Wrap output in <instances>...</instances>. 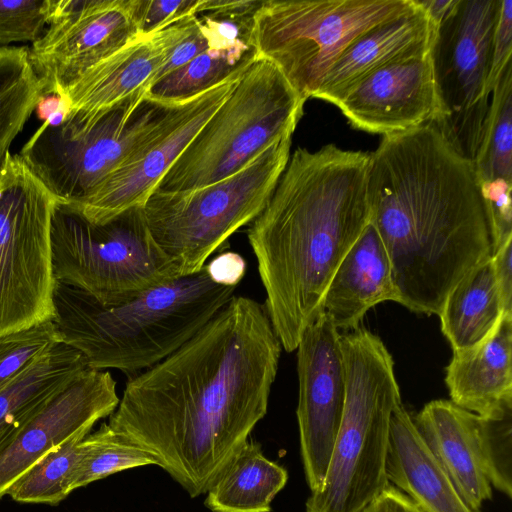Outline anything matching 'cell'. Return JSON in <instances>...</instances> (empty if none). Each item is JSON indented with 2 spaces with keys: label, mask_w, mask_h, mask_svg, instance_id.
Segmentation results:
<instances>
[{
  "label": "cell",
  "mask_w": 512,
  "mask_h": 512,
  "mask_svg": "<svg viewBox=\"0 0 512 512\" xmlns=\"http://www.w3.org/2000/svg\"><path fill=\"white\" fill-rule=\"evenodd\" d=\"M281 350L265 305L232 296L186 343L126 383L108 425L198 497L266 415Z\"/></svg>",
  "instance_id": "cell-1"
},
{
  "label": "cell",
  "mask_w": 512,
  "mask_h": 512,
  "mask_svg": "<svg viewBox=\"0 0 512 512\" xmlns=\"http://www.w3.org/2000/svg\"><path fill=\"white\" fill-rule=\"evenodd\" d=\"M370 154V222L389 256L398 303L438 315L453 287L494 255L473 162L431 121L383 136Z\"/></svg>",
  "instance_id": "cell-2"
},
{
  "label": "cell",
  "mask_w": 512,
  "mask_h": 512,
  "mask_svg": "<svg viewBox=\"0 0 512 512\" xmlns=\"http://www.w3.org/2000/svg\"><path fill=\"white\" fill-rule=\"evenodd\" d=\"M370 165L368 152L297 148L250 223L264 305L287 352L322 311L333 273L371 221Z\"/></svg>",
  "instance_id": "cell-3"
},
{
  "label": "cell",
  "mask_w": 512,
  "mask_h": 512,
  "mask_svg": "<svg viewBox=\"0 0 512 512\" xmlns=\"http://www.w3.org/2000/svg\"><path fill=\"white\" fill-rule=\"evenodd\" d=\"M245 269L240 255L226 252L197 273L115 304L55 280L52 321L60 342L76 349L88 368L138 374L201 330L234 296Z\"/></svg>",
  "instance_id": "cell-4"
},
{
  "label": "cell",
  "mask_w": 512,
  "mask_h": 512,
  "mask_svg": "<svg viewBox=\"0 0 512 512\" xmlns=\"http://www.w3.org/2000/svg\"><path fill=\"white\" fill-rule=\"evenodd\" d=\"M346 377L341 424L321 489L306 512H362L389 485L391 419L402 404L393 358L379 336L357 328L340 337Z\"/></svg>",
  "instance_id": "cell-5"
},
{
  "label": "cell",
  "mask_w": 512,
  "mask_h": 512,
  "mask_svg": "<svg viewBox=\"0 0 512 512\" xmlns=\"http://www.w3.org/2000/svg\"><path fill=\"white\" fill-rule=\"evenodd\" d=\"M305 102L272 62L258 56L155 189H196L237 173L293 134Z\"/></svg>",
  "instance_id": "cell-6"
},
{
  "label": "cell",
  "mask_w": 512,
  "mask_h": 512,
  "mask_svg": "<svg viewBox=\"0 0 512 512\" xmlns=\"http://www.w3.org/2000/svg\"><path fill=\"white\" fill-rule=\"evenodd\" d=\"M284 136L237 173L204 187L154 190L143 206L150 234L179 277L199 272L241 227L265 208L289 157Z\"/></svg>",
  "instance_id": "cell-7"
},
{
  "label": "cell",
  "mask_w": 512,
  "mask_h": 512,
  "mask_svg": "<svg viewBox=\"0 0 512 512\" xmlns=\"http://www.w3.org/2000/svg\"><path fill=\"white\" fill-rule=\"evenodd\" d=\"M172 105L143 89L91 116L46 120L19 155L61 204L77 203L152 135Z\"/></svg>",
  "instance_id": "cell-8"
},
{
  "label": "cell",
  "mask_w": 512,
  "mask_h": 512,
  "mask_svg": "<svg viewBox=\"0 0 512 512\" xmlns=\"http://www.w3.org/2000/svg\"><path fill=\"white\" fill-rule=\"evenodd\" d=\"M56 281L115 304L179 277L153 240L143 207L92 224L58 204L51 221Z\"/></svg>",
  "instance_id": "cell-9"
},
{
  "label": "cell",
  "mask_w": 512,
  "mask_h": 512,
  "mask_svg": "<svg viewBox=\"0 0 512 512\" xmlns=\"http://www.w3.org/2000/svg\"><path fill=\"white\" fill-rule=\"evenodd\" d=\"M415 6V0H264L252 40L306 101L358 36Z\"/></svg>",
  "instance_id": "cell-10"
},
{
  "label": "cell",
  "mask_w": 512,
  "mask_h": 512,
  "mask_svg": "<svg viewBox=\"0 0 512 512\" xmlns=\"http://www.w3.org/2000/svg\"><path fill=\"white\" fill-rule=\"evenodd\" d=\"M59 200L20 155L0 172V337L52 320L51 221Z\"/></svg>",
  "instance_id": "cell-11"
},
{
  "label": "cell",
  "mask_w": 512,
  "mask_h": 512,
  "mask_svg": "<svg viewBox=\"0 0 512 512\" xmlns=\"http://www.w3.org/2000/svg\"><path fill=\"white\" fill-rule=\"evenodd\" d=\"M500 0H455L430 49L438 111L431 121L473 161L491 92L488 77Z\"/></svg>",
  "instance_id": "cell-12"
},
{
  "label": "cell",
  "mask_w": 512,
  "mask_h": 512,
  "mask_svg": "<svg viewBox=\"0 0 512 512\" xmlns=\"http://www.w3.org/2000/svg\"><path fill=\"white\" fill-rule=\"evenodd\" d=\"M240 77L173 104L152 135L90 195L77 203L62 205L97 225L132 208L143 207L159 181L220 107Z\"/></svg>",
  "instance_id": "cell-13"
},
{
  "label": "cell",
  "mask_w": 512,
  "mask_h": 512,
  "mask_svg": "<svg viewBox=\"0 0 512 512\" xmlns=\"http://www.w3.org/2000/svg\"><path fill=\"white\" fill-rule=\"evenodd\" d=\"M137 5L138 0H58L48 30L29 48L44 95L61 96L87 70L140 37Z\"/></svg>",
  "instance_id": "cell-14"
},
{
  "label": "cell",
  "mask_w": 512,
  "mask_h": 512,
  "mask_svg": "<svg viewBox=\"0 0 512 512\" xmlns=\"http://www.w3.org/2000/svg\"><path fill=\"white\" fill-rule=\"evenodd\" d=\"M338 330L322 310L297 351L300 452L311 493L321 489L341 424L346 377Z\"/></svg>",
  "instance_id": "cell-15"
},
{
  "label": "cell",
  "mask_w": 512,
  "mask_h": 512,
  "mask_svg": "<svg viewBox=\"0 0 512 512\" xmlns=\"http://www.w3.org/2000/svg\"><path fill=\"white\" fill-rule=\"evenodd\" d=\"M110 372L86 368L47 401L0 451V499L44 455L70 438L90 433L119 403Z\"/></svg>",
  "instance_id": "cell-16"
},
{
  "label": "cell",
  "mask_w": 512,
  "mask_h": 512,
  "mask_svg": "<svg viewBox=\"0 0 512 512\" xmlns=\"http://www.w3.org/2000/svg\"><path fill=\"white\" fill-rule=\"evenodd\" d=\"M335 106L354 128L383 136L434 121L438 104L430 51L372 72Z\"/></svg>",
  "instance_id": "cell-17"
},
{
  "label": "cell",
  "mask_w": 512,
  "mask_h": 512,
  "mask_svg": "<svg viewBox=\"0 0 512 512\" xmlns=\"http://www.w3.org/2000/svg\"><path fill=\"white\" fill-rule=\"evenodd\" d=\"M196 14L152 35L140 36L102 60L60 96L66 115L87 117L148 89L172 49L192 30Z\"/></svg>",
  "instance_id": "cell-18"
},
{
  "label": "cell",
  "mask_w": 512,
  "mask_h": 512,
  "mask_svg": "<svg viewBox=\"0 0 512 512\" xmlns=\"http://www.w3.org/2000/svg\"><path fill=\"white\" fill-rule=\"evenodd\" d=\"M416 6L358 36L327 71L313 98L334 105L356 83L393 62L430 51L436 25Z\"/></svg>",
  "instance_id": "cell-19"
},
{
  "label": "cell",
  "mask_w": 512,
  "mask_h": 512,
  "mask_svg": "<svg viewBox=\"0 0 512 512\" xmlns=\"http://www.w3.org/2000/svg\"><path fill=\"white\" fill-rule=\"evenodd\" d=\"M413 422L465 503L480 510L492 498L479 446V417L448 400L427 403Z\"/></svg>",
  "instance_id": "cell-20"
},
{
  "label": "cell",
  "mask_w": 512,
  "mask_h": 512,
  "mask_svg": "<svg viewBox=\"0 0 512 512\" xmlns=\"http://www.w3.org/2000/svg\"><path fill=\"white\" fill-rule=\"evenodd\" d=\"M512 314L478 345L453 351L445 382L451 402L481 417L512 411Z\"/></svg>",
  "instance_id": "cell-21"
},
{
  "label": "cell",
  "mask_w": 512,
  "mask_h": 512,
  "mask_svg": "<svg viewBox=\"0 0 512 512\" xmlns=\"http://www.w3.org/2000/svg\"><path fill=\"white\" fill-rule=\"evenodd\" d=\"M398 299L389 256L370 222L333 273L322 310L337 330L352 331L372 307Z\"/></svg>",
  "instance_id": "cell-22"
},
{
  "label": "cell",
  "mask_w": 512,
  "mask_h": 512,
  "mask_svg": "<svg viewBox=\"0 0 512 512\" xmlns=\"http://www.w3.org/2000/svg\"><path fill=\"white\" fill-rule=\"evenodd\" d=\"M386 474L423 512H481L465 503L402 404L391 419Z\"/></svg>",
  "instance_id": "cell-23"
},
{
  "label": "cell",
  "mask_w": 512,
  "mask_h": 512,
  "mask_svg": "<svg viewBox=\"0 0 512 512\" xmlns=\"http://www.w3.org/2000/svg\"><path fill=\"white\" fill-rule=\"evenodd\" d=\"M86 368L76 349L57 342L0 387V451L49 399Z\"/></svg>",
  "instance_id": "cell-24"
},
{
  "label": "cell",
  "mask_w": 512,
  "mask_h": 512,
  "mask_svg": "<svg viewBox=\"0 0 512 512\" xmlns=\"http://www.w3.org/2000/svg\"><path fill=\"white\" fill-rule=\"evenodd\" d=\"M285 467L268 459L258 442L248 440L206 492L211 512H271V503L288 481Z\"/></svg>",
  "instance_id": "cell-25"
},
{
  "label": "cell",
  "mask_w": 512,
  "mask_h": 512,
  "mask_svg": "<svg viewBox=\"0 0 512 512\" xmlns=\"http://www.w3.org/2000/svg\"><path fill=\"white\" fill-rule=\"evenodd\" d=\"M504 314L491 258L453 287L438 316L443 334L456 351L484 341Z\"/></svg>",
  "instance_id": "cell-26"
},
{
  "label": "cell",
  "mask_w": 512,
  "mask_h": 512,
  "mask_svg": "<svg viewBox=\"0 0 512 512\" xmlns=\"http://www.w3.org/2000/svg\"><path fill=\"white\" fill-rule=\"evenodd\" d=\"M258 56L253 42L228 48L210 47L153 83L148 88V95L168 104L186 101L231 78L242 76Z\"/></svg>",
  "instance_id": "cell-27"
},
{
  "label": "cell",
  "mask_w": 512,
  "mask_h": 512,
  "mask_svg": "<svg viewBox=\"0 0 512 512\" xmlns=\"http://www.w3.org/2000/svg\"><path fill=\"white\" fill-rule=\"evenodd\" d=\"M44 96L27 46L0 47V172L9 148Z\"/></svg>",
  "instance_id": "cell-28"
},
{
  "label": "cell",
  "mask_w": 512,
  "mask_h": 512,
  "mask_svg": "<svg viewBox=\"0 0 512 512\" xmlns=\"http://www.w3.org/2000/svg\"><path fill=\"white\" fill-rule=\"evenodd\" d=\"M479 184L512 183V61L495 84L473 159Z\"/></svg>",
  "instance_id": "cell-29"
},
{
  "label": "cell",
  "mask_w": 512,
  "mask_h": 512,
  "mask_svg": "<svg viewBox=\"0 0 512 512\" xmlns=\"http://www.w3.org/2000/svg\"><path fill=\"white\" fill-rule=\"evenodd\" d=\"M87 435L78 434L44 455L10 485L5 496L19 503L58 505L72 492L71 478Z\"/></svg>",
  "instance_id": "cell-30"
},
{
  "label": "cell",
  "mask_w": 512,
  "mask_h": 512,
  "mask_svg": "<svg viewBox=\"0 0 512 512\" xmlns=\"http://www.w3.org/2000/svg\"><path fill=\"white\" fill-rule=\"evenodd\" d=\"M147 465H155L147 453L121 438L108 423H103L84 438V452L70 487L73 491L112 474Z\"/></svg>",
  "instance_id": "cell-31"
},
{
  "label": "cell",
  "mask_w": 512,
  "mask_h": 512,
  "mask_svg": "<svg viewBox=\"0 0 512 512\" xmlns=\"http://www.w3.org/2000/svg\"><path fill=\"white\" fill-rule=\"evenodd\" d=\"M479 417L478 436L486 475L492 487L512 496V411Z\"/></svg>",
  "instance_id": "cell-32"
},
{
  "label": "cell",
  "mask_w": 512,
  "mask_h": 512,
  "mask_svg": "<svg viewBox=\"0 0 512 512\" xmlns=\"http://www.w3.org/2000/svg\"><path fill=\"white\" fill-rule=\"evenodd\" d=\"M56 6V0H0V47L13 42H36Z\"/></svg>",
  "instance_id": "cell-33"
},
{
  "label": "cell",
  "mask_w": 512,
  "mask_h": 512,
  "mask_svg": "<svg viewBox=\"0 0 512 512\" xmlns=\"http://www.w3.org/2000/svg\"><path fill=\"white\" fill-rule=\"evenodd\" d=\"M57 342L52 320L0 337V387Z\"/></svg>",
  "instance_id": "cell-34"
},
{
  "label": "cell",
  "mask_w": 512,
  "mask_h": 512,
  "mask_svg": "<svg viewBox=\"0 0 512 512\" xmlns=\"http://www.w3.org/2000/svg\"><path fill=\"white\" fill-rule=\"evenodd\" d=\"M201 0H138L140 36L152 35L198 13Z\"/></svg>",
  "instance_id": "cell-35"
},
{
  "label": "cell",
  "mask_w": 512,
  "mask_h": 512,
  "mask_svg": "<svg viewBox=\"0 0 512 512\" xmlns=\"http://www.w3.org/2000/svg\"><path fill=\"white\" fill-rule=\"evenodd\" d=\"M512 56V0H500L492 42L488 88L492 90Z\"/></svg>",
  "instance_id": "cell-36"
},
{
  "label": "cell",
  "mask_w": 512,
  "mask_h": 512,
  "mask_svg": "<svg viewBox=\"0 0 512 512\" xmlns=\"http://www.w3.org/2000/svg\"><path fill=\"white\" fill-rule=\"evenodd\" d=\"M512 240L498 249L492 264L496 285L505 314H512Z\"/></svg>",
  "instance_id": "cell-37"
},
{
  "label": "cell",
  "mask_w": 512,
  "mask_h": 512,
  "mask_svg": "<svg viewBox=\"0 0 512 512\" xmlns=\"http://www.w3.org/2000/svg\"><path fill=\"white\" fill-rule=\"evenodd\" d=\"M362 512H423L405 493L389 485Z\"/></svg>",
  "instance_id": "cell-38"
},
{
  "label": "cell",
  "mask_w": 512,
  "mask_h": 512,
  "mask_svg": "<svg viewBox=\"0 0 512 512\" xmlns=\"http://www.w3.org/2000/svg\"><path fill=\"white\" fill-rule=\"evenodd\" d=\"M264 0H201L198 13L246 16L254 15Z\"/></svg>",
  "instance_id": "cell-39"
},
{
  "label": "cell",
  "mask_w": 512,
  "mask_h": 512,
  "mask_svg": "<svg viewBox=\"0 0 512 512\" xmlns=\"http://www.w3.org/2000/svg\"><path fill=\"white\" fill-rule=\"evenodd\" d=\"M425 10L432 22L437 26L449 10L452 8L455 0H416Z\"/></svg>",
  "instance_id": "cell-40"
}]
</instances>
